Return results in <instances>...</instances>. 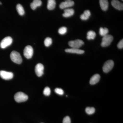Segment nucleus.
<instances>
[{
	"instance_id": "nucleus-1",
	"label": "nucleus",
	"mask_w": 123,
	"mask_h": 123,
	"mask_svg": "<svg viewBox=\"0 0 123 123\" xmlns=\"http://www.w3.org/2000/svg\"><path fill=\"white\" fill-rule=\"evenodd\" d=\"M10 58L13 62L18 64L21 63L22 59L20 53L16 51H13L10 54Z\"/></svg>"
},
{
	"instance_id": "nucleus-2",
	"label": "nucleus",
	"mask_w": 123,
	"mask_h": 123,
	"mask_svg": "<svg viewBox=\"0 0 123 123\" xmlns=\"http://www.w3.org/2000/svg\"><path fill=\"white\" fill-rule=\"evenodd\" d=\"M14 98L17 102L21 103L26 101L28 99V97L23 92H20L15 94L14 96Z\"/></svg>"
},
{
	"instance_id": "nucleus-3",
	"label": "nucleus",
	"mask_w": 123,
	"mask_h": 123,
	"mask_svg": "<svg viewBox=\"0 0 123 123\" xmlns=\"http://www.w3.org/2000/svg\"><path fill=\"white\" fill-rule=\"evenodd\" d=\"M113 39V36L110 35H107L103 36L102 39L101 46L103 47H106L110 46Z\"/></svg>"
},
{
	"instance_id": "nucleus-4",
	"label": "nucleus",
	"mask_w": 123,
	"mask_h": 123,
	"mask_svg": "<svg viewBox=\"0 0 123 123\" xmlns=\"http://www.w3.org/2000/svg\"><path fill=\"white\" fill-rule=\"evenodd\" d=\"M12 39L11 37H6L1 40L0 43V47L2 49L6 48L12 44Z\"/></svg>"
},
{
	"instance_id": "nucleus-5",
	"label": "nucleus",
	"mask_w": 123,
	"mask_h": 123,
	"mask_svg": "<svg viewBox=\"0 0 123 123\" xmlns=\"http://www.w3.org/2000/svg\"><path fill=\"white\" fill-rule=\"evenodd\" d=\"M114 66V62L112 60H109L105 62L103 67V72L105 73L110 72Z\"/></svg>"
},
{
	"instance_id": "nucleus-6",
	"label": "nucleus",
	"mask_w": 123,
	"mask_h": 123,
	"mask_svg": "<svg viewBox=\"0 0 123 123\" xmlns=\"http://www.w3.org/2000/svg\"><path fill=\"white\" fill-rule=\"evenodd\" d=\"M84 42L80 39L72 40L69 42L68 44L72 48L79 49L84 44Z\"/></svg>"
},
{
	"instance_id": "nucleus-7",
	"label": "nucleus",
	"mask_w": 123,
	"mask_h": 123,
	"mask_svg": "<svg viewBox=\"0 0 123 123\" xmlns=\"http://www.w3.org/2000/svg\"><path fill=\"white\" fill-rule=\"evenodd\" d=\"M34 50L31 46H27L25 47L23 52L24 56L27 59H30L33 56Z\"/></svg>"
},
{
	"instance_id": "nucleus-8",
	"label": "nucleus",
	"mask_w": 123,
	"mask_h": 123,
	"mask_svg": "<svg viewBox=\"0 0 123 123\" xmlns=\"http://www.w3.org/2000/svg\"><path fill=\"white\" fill-rule=\"evenodd\" d=\"M0 77L2 79L6 80H9L12 79L13 77L12 73L8 72L4 70L0 71Z\"/></svg>"
},
{
	"instance_id": "nucleus-9",
	"label": "nucleus",
	"mask_w": 123,
	"mask_h": 123,
	"mask_svg": "<svg viewBox=\"0 0 123 123\" xmlns=\"http://www.w3.org/2000/svg\"><path fill=\"white\" fill-rule=\"evenodd\" d=\"M44 67L43 65L38 63L36 65L35 68V72L38 77L42 76L43 74Z\"/></svg>"
},
{
	"instance_id": "nucleus-10",
	"label": "nucleus",
	"mask_w": 123,
	"mask_h": 123,
	"mask_svg": "<svg viewBox=\"0 0 123 123\" xmlns=\"http://www.w3.org/2000/svg\"><path fill=\"white\" fill-rule=\"evenodd\" d=\"M74 5V1L72 0L65 1L61 2L60 5V8L61 9H64L69 7H72Z\"/></svg>"
},
{
	"instance_id": "nucleus-11",
	"label": "nucleus",
	"mask_w": 123,
	"mask_h": 123,
	"mask_svg": "<svg viewBox=\"0 0 123 123\" xmlns=\"http://www.w3.org/2000/svg\"><path fill=\"white\" fill-rule=\"evenodd\" d=\"M111 5L114 8L118 10H123V4L118 0H112Z\"/></svg>"
},
{
	"instance_id": "nucleus-12",
	"label": "nucleus",
	"mask_w": 123,
	"mask_h": 123,
	"mask_svg": "<svg viewBox=\"0 0 123 123\" xmlns=\"http://www.w3.org/2000/svg\"><path fill=\"white\" fill-rule=\"evenodd\" d=\"M65 51L67 53H76L78 54H82L84 53L85 51L83 50H80L79 49L73 48L67 49L65 50Z\"/></svg>"
},
{
	"instance_id": "nucleus-13",
	"label": "nucleus",
	"mask_w": 123,
	"mask_h": 123,
	"mask_svg": "<svg viewBox=\"0 0 123 123\" xmlns=\"http://www.w3.org/2000/svg\"><path fill=\"white\" fill-rule=\"evenodd\" d=\"M100 79V76L98 74H95L92 76L90 80L91 85H94L99 81Z\"/></svg>"
},
{
	"instance_id": "nucleus-14",
	"label": "nucleus",
	"mask_w": 123,
	"mask_h": 123,
	"mask_svg": "<svg viewBox=\"0 0 123 123\" xmlns=\"http://www.w3.org/2000/svg\"><path fill=\"white\" fill-rule=\"evenodd\" d=\"M64 13L63 16L64 17L68 18L72 16L74 14L75 11L73 9H66L64 10Z\"/></svg>"
},
{
	"instance_id": "nucleus-15",
	"label": "nucleus",
	"mask_w": 123,
	"mask_h": 123,
	"mask_svg": "<svg viewBox=\"0 0 123 123\" xmlns=\"http://www.w3.org/2000/svg\"><path fill=\"white\" fill-rule=\"evenodd\" d=\"M99 4L103 10L105 11L107 10L108 7V2L107 0H99Z\"/></svg>"
},
{
	"instance_id": "nucleus-16",
	"label": "nucleus",
	"mask_w": 123,
	"mask_h": 123,
	"mask_svg": "<svg viewBox=\"0 0 123 123\" xmlns=\"http://www.w3.org/2000/svg\"><path fill=\"white\" fill-rule=\"evenodd\" d=\"M42 1L41 0H33V2L31 3V7L33 10H34L38 7L41 6Z\"/></svg>"
},
{
	"instance_id": "nucleus-17",
	"label": "nucleus",
	"mask_w": 123,
	"mask_h": 123,
	"mask_svg": "<svg viewBox=\"0 0 123 123\" xmlns=\"http://www.w3.org/2000/svg\"><path fill=\"white\" fill-rule=\"evenodd\" d=\"M56 6L55 0H48L47 7L49 10H52L55 8Z\"/></svg>"
},
{
	"instance_id": "nucleus-18",
	"label": "nucleus",
	"mask_w": 123,
	"mask_h": 123,
	"mask_svg": "<svg viewBox=\"0 0 123 123\" xmlns=\"http://www.w3.org/2000/svg\"><path fill=\"white\" fill-rule=\"evenodd\" d=\"M91 15L90 11L89 10H86L84 11V13L80 16V18L83 20H86L89 19Z\"/></svg>"
},
{
	"instance_id": "nucleus-19",
	"label": "nucleus",
	"mask_w": 123,
	"mask_h": 123,
	"mask_svg": "<svg viewBox=\"0 0 123 123\" xmlns=\"http://www.w3.org/2000/svg\"><path fill=\"white\" fill-rule=\"evenodd\" d=\"M17 11L18 13L20 15H23L25 13V11L23 7L20 4H18L16 7Z\"/></svg>"
},
{
	"instance_id": "nucleus-20",
	"label": "nucleus",
	"mask_w": 123,
	"mask_h": 123,
	"mask_svg": "<svg viewBox=\"0 0 123 123\" xmlns=\"http://www.w3.org/2000/svg\"><path fill=\"white\" fill-rule=\"evenodd\" d=\"M96 36V33L94 31H90L87 33L86 38H87V39L88 40H93L94 39Z\"/></svg>"
},
{
	"instance_id": "nucleus-21",
	"label": "nucleus",
	"mask_w": 123,
	"mask_h": 123,
	"mask_svg": "<svg viewBox=\"0 0 123 123\" xmlns=\"http://www.w3.org/2000/svg\"><path fill=\"white\" fill-rule=\"evenodd\" d=\"M108 30L106 28L101 27L99 29V33L100 35L103 37L108 35Z\"/></svg>"
},
{
	"instance_id": "nucleus-22",
	"label": "nucleus",
	"mask_w": 123,
	"mask_h": 123,
	"mask_svg": "<svg viewBox=\"0 0 123 123\" xmlns=\"http://www.w3.org/2000/svg\"><path fill=\"white\" fill-rule=\"evenodd\" d=\"M86 112L88 115L93 114L95 112V109L93 107H87L86 108Z\"/></svg>"
},
{
	"instance_id": "nucleus-23",
	"label": "nucleus",
	"mask_w": 123,
	"mask_h": 123,
	"mask_svg": "<svg viewBox=\"0 0 123 123\" xmlns=\"http://www.w3.org/2000/svg\"><path fill=\"white\" fill-rule=\"evenodd\" d=\"M52 39L51 38L47 37L44 40V44L46 47H49L52 44Z\"/></svg>"
},
{
	"instance_id": "nucleus-24",
	"label": "nucleus",
	"mask_w": 123,
	"mask_h": 123,
	"mask_svg": "<svg viewBox=\"0 0 123 123\" xmlns=\"http://www.w3.org/2000/svg\"><path fill=\"white\" fill-rule=\"evenodd\" d=\"M67 31V29L65 27H62L59 29L58 32L61 35H64L66 34Z\"/></svg>"
},
{
	"instance_id": "nucleus-25",
	"label": "nucleus",
	"mask_w": 123,
	"mask_h": 123,
	"mask_svg": "<svg viewBox=\"0 0 123 123\" xmlns=\"http://www.w3.org/2000/svg\"><path fill=\"white\" fill-rule=\"evenodd\" d=\"M43 94L46 96H49L51 93V90L48 87H46L44 88L43 91Z\"/></svg>"
},
{
	"instance_id": "nucleus-26",
	"label": "nucleus",
	"mask_w": 123,
	"mask_h": 123,
	"mask_svg": "<svg viewBox=\"0 0 123 123\" xmlns=\"http://www.w3.org/2000/svg\"><path fill=\"white\" fill-rule=\"evenodd\" d=\"M55 92L57 94L60 95H63L64 94L63 90L61 88H56L55 89Z\"/></svg>"
},
{
	"instance_id": "nucleus-27",
	"label": "nucleus",
	"mask_w": 123,
	"mask_h": 123,
	"mask_svg": "<svg viewBox=\"0 0 123 123\" xmlns=\"http://www.w3.org/2000/svg\"><path fill=\"white\" fill-rule=\"evenodd\" d=\"M63 123H71V120L69 116H66L64 118L63 121Z\"/></svg>"
},
{
	"instance_id": "nucleus-28",
	"label": "nucleus",
	"mask_w": 123,
	"mask_h": 123,
	"mask_svg": "<svg viewBox=\"0 0 123 123\" xmlns=\"http://www.w3.org/2000/svg\"><path fill=\"white\" fill-rule=\"evenodd\" d=\"M118 48L121 49L123 48V40L122 39L120 41L117 45Z\"/></svg>"
},
{
	"instance_id": "nucleus-29",
	"label": "nucleus",
	"mask_w": 123,
	"mask_h": 123,
	"mask_svg": "<svg viewBox=\"0 0 123 123\" xmlns=\"http://www.w3.org/2000/svg\"><path fill=\"white\" fill-rule=\"evenodd\" d=\"M0 5L2 4V3H1V2H0Z\"/></svg>"
},
{
	"instance_id": "nucleus-30",
	"label": "nucleus",
	"mask_w": 123,
	"mask_h": 123,
	"mask_svg": "<svg viewBox=\"0 0 123 123\" xmlns=\"http://www.w3.org/2000/svg\"><path fill=\"white\" fill-rule=\"evenodd\" d=\"M66 0V1H70V0Z\"/></svg>"
},
{
	"instance_id": "nucleus-31",
	"label": "nucleus",
	"mask_w": 123,
	"mask_h": 123,
	"mask_svg": "<svg viewBox=\"0 0 123 123\" xmlns=\"http://www.w3.org/2000/svg\"><path fill=\"white\" fill-rule=\"evenodd\" d=\"M122 0V1H123V0Z\"/></svg>"
}]
</instances>
